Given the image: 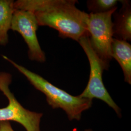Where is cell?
<instances>
[{
  "label": "cell",
  "mask_w": 131,
  "mask_h": 131,
  "mask_svg": "<svg viewBox=\"0 0 131 131\" xmlns=\"http://www.w3.org/2000/svg\"><path fill=\"white\" fill-rule=\"evenodd\" d=\"M77 0H19L14 9L30 11L35 15L38 26L57 30L59 36L76 41L88 32L89 15L77 8Z\"/></svg>",
  "instance_id": "cell-1"
},
{
  "label": "cell",
  "mask_w": 131,
  "mask_h": 131,
  "mask_svg": "<svg viewBox=\"0 0 131 131\" xmlns=\"http://www.w3.org/2000/svg\"><path fill=\"white\" fill-rule=\"evenodd\" d=\"M3 56L24 75L36 89L45 95L47 103L52 108L62 109L70 121H80L83 113L92 106V100L81 98L78 95H71L65 90L56 87L41 76L22 66L19 65L7 57Z\"/></svg>",
  "instance_id": "cell-2"
},
{
  "label": "cell",
  "mask_w": 131,
  "mask_h": 131,
  "mask_svg": "<svg viewBox=\"0 0 131 131\" xmlns=\"http://www.w3.org/2000/svg\"><path fill=\"white\" fill-rule=\"evenodd\" d=\"M117 9L101 14H89L87 30L89 41L101 61L104 70H108L112 59L111 47L114 38L112 17Z\"/></svg>",
  "instance_id": "cell-3"
},
{
  "label": "cell",
  "mask_w": 131,
  "mask_h": 131,
  "mask_svg": "<svg viewBox=\"0 0 131 131\" xmlns=\"http://www.w3.org/2000/svg\"><path fill=\"white\" fill-rule=\"evenodd\" d=\"M78 42L88 57L90 65L88 84L83 92L78 96L81 98L91 100L93 99L100 100L112 108L118 117H122L121 108L114 101L104 85L103 65L91 47L88 32L80 38Z\"/></svg>",
  "instance_id": "cell-4"
},
{
  "label": "cell",
  "mask_w": 131,
  "mask_h": 131,
  "mask_svg": "<svg viewBox=\"0 0 131 131\" xmlns=\"http://www.w3.org/2000/svg\"><path fill=\"white\" fill-rule=\"evenodd\" d=\"M12 81L9 73L0 72V90L8 100L7 106L0 108V122L13 121L22 125L27 131H41V113L30 111L24 107L10 90Z\"/></svg>",
  "instance_id": "cell-5"
},
{
  "label": "cell",
  "mask_w": 131,
  "mask_h": 131,
  "mask_svg": "<svg viewBox=\"0 0 131 131\" xmlns=\"http://www.w3.org/2000/svg\"><path fill=\"white\" fill-rule=\"evenodd\" d=\"M38 26L37 19L33 12L27 10L15 9L10 29L18 32L24 38L28 46L29 59L43 63L46 61V56L37 38Z\"/></svg>",
  "instance_id": "cell-6"
},
{
  "label": "cell",
  "mask_w": 131,
  "mask_h": 131,
  "mask_svg": "<svg viewBox=\"0 0 131 131\" xmlns=\"http://www.w3.org/2000/svg\"><path fill=\"white\" fill-rule=\"evenodd\" d=\"M122 7L113 13V38L130 41L131 40V3L129 0L119 1Z\"/></svg>",
  "instance_id": "cell-7"
},
{
  "label": "cell",
  "mask_w": 131,
  "mask_h": 131,
  "mask_svg": "<svg viewBox=\"0 0 131 131\" xmlns=\"http://www.w3.org/2000/svg\"><path fill=\"white\" fill-rule=\"evenodd\" d=\"M111 54L121 66L124 81L131 84V45L127 41L113 38Z\"/></svg>",
  "instance_id": "cell-8"
},
{
  "label": "cell",
  "mask_w": 131,
  "mask_h": 131,
  "mask_svg": "<svg viewBox=\"0 0 131 131\" xmlns=\"http://www.w3.org/2000/svg\"><path fill=\"white\" fill-rule=\"evenodd\" d=\"M14 2L0 0V45H5L8 42V32L10 29L14 13Z\"/></svg>",
  "instance_id": "cell-9"
},
{
  "label": "cell",
  "mask_w": 131,
  "mask_h": 131,
  "mask_svg": "<svg viewBox=\"0 0 131 131\" xmlns=\"http://www.w3.org/2000/svg\"><path fill=\"white\" fill-rule=\"evenodd\" d=\"M117 0H88L86 7L90 13L101 14L117 8Z\"/></svg>",
  "instance_id": "cell-10"
},
{
  "label": "cell",
  "mask_w": 131,
  "mask_h": 131,
  "mask_svg": "<svg viewBox=\"0 0 131 131\" xmlns=\"http://www.w3.org/2000/svg\"><path fill=\"white\" fill-rule=\"evenodd\" d=\"M0 131H14L9 122H0Z\"/></svg>",
  "instance_id": "cell-11"
},
{
  "label": "cell",
  "mask_w": 131,
  "mask_h": 131,
  "mask_svg": "<svg viewBox=\"0 0 131 131\" xmlns=\"http://www.w3.org/2000/svg\"><path fill=\"white\" fill-rule=\"evenodd\" d=\"M84 131H93L92 129H85Z\"/></svg>",
  "instance_id": "cell-12"
}]
</instances>
